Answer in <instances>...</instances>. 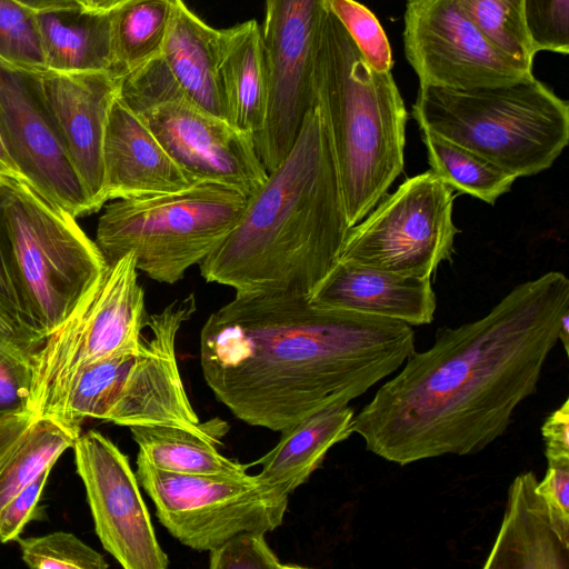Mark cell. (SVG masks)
Masks as SVG:
<instances>
[{"label":"cell","instance_id":"6da1fadb","mask_svg":"<svg viewBox=\"0 0 569 569\" xmlns=\"http://www.w3.org/2000/svg\"><path fill=\"white\" fill-rule=\"evenodd\" d=\"M569 311V280L549 271L522 282L485 317L440 328L355 413L366 449L406 466L482 451L532 396Z\"/></svg>","mask_w":569,"mask_h":569},{"label":"cell","instance_id":"7a4b0ae2","mask_svg":"<svg viewBox=\"0 0 569 569\" xmlns=\"http://www.w3.org/2000/svg\"><path fill=\"white\" fill-rule=\"evenodd\" d=\"M415 351L405 322L284 292L236 293L200 333V365L216 398L239 420L278 432L349 405Z\"/></svg>","mask_w":569,"mask_h":569},{"label":"cell","instance_id":"3957f363","mask_svg":"<svg viewBox=\"0 0 569 569\" xmlns=\"http://www.w3.org/2000/svg\"><path fill=\"white\" fill-rule=\"evenodd\" d=\"M348 229L331 143L315 106L289 153L248 197L200 272L236 293L310 297L337 262Z\"/></svg>","mask_w":569,"mask_h":569},{"label":"cell","instance_id":"277c9868","mask_svg":"<svg viewBox=\"0 0 569 569\" xmlns=\"http://www.w3.org/2000/svg\"><path fill=\"white\" fill-rule=\"evenodd\" d=\"M313 89L350 228L403 171L408 112L391 71L372 69L329 11L320 29Z\"/></svg>","mask_w":569,"mask_h":569},{"label":"cell","instance_id":"5b68a950","mask_svg":"<svg viewBox=\"0 0 569 569\" xmlns=\"http://www.w3.org/2000/svg\"><path fill=\"white\" fill-rule=\"evenodd\" d=\"M412 118L427 130L529 177L549 169L569 142V103L535 77L471 90L420 86Z\"/></svg>","mask_w":569,"mask_h":569},{"label":"cell","instance_id":"8992f818","mask_svg":"<svg viewBox=\"0 0 569 569\" xmlns=\"http://www.w3.org/2000/svg\"><path fill=\"white\" fill-rule=\"evenodd\" d=\"M76 219L27 180L2 184V230L23 325L42 341L108 267Z\"/></svg>","mask_w":569,"mask_h":569},{"label":"cell","instance_id":"52a82bcc","mask_svg":"<svg viewBox=\"0 0 569 569\" xmlns=\"http://www.w3.org/2000/svg\"><path fill=\"white\" fill-rule=\"evenodd\" d=\"M247 199L236 188L198 181L176 192L111 200L94 242L108 266L131 252L138 270L173 284L221 243Z\"/></svg>","mask_w":569,"mask_h":569},{"label":"cell","instance_id":"ba28073f","mask_svg":"<svg viewBox=\"0 0 569 569\" xmlns=\"http://www.w3.org/2000/svg\"><path fill=\"white\" fill-rule=\"evenodd\" d=\"M118 96L194 180L226 184L247 197L267 180L252 137L194 104L161 54L120 78Z\"/></svg>","mask_w":569,"mask_h":569},{"label":"cell","instance_id":"9c48e42d","mask_svg":"<svg viewBox=\"0 0 569 569\" xmlns=\"http://www.w3.org/2000/svg\"><path fill=\"white\" fill-rule=\"evenodd\" d=\"M144 291L131 252L109 264L97 284L49 336L32 361L31 409L46 416L71 377L98 360L136 350L146 327Z\"/></svg>","mask_w":569,"mask_h":569},{"label":"cell","instance_id":"30bf717a","mask_svg":"<svg viewBox=\"0 0 569 569\" xmlns=\"http://www.w3.org/2000/svg\"><path fill=\"white\" fill-rule=\"evenodd\" d=\"M136 476L161 525L182 545L210 551L244 531L281 526L289 496L251 476L182 475L157 469L137 456Z\"/></svg>","mask_w":569,"mask_h":569},{"label":"cell","instance_id":"8fae6325","mask_svg":"<svg viewBox=\"0 0 569 569\" xmlns=\"http://www.w3.org/2000/svg\"><path fill=\"white\" fill-rule=\"evenodd\" d=\"M452 191L430 169L407 178L348 229L338 260L430 279L453 254Z\"/></svg>","mask_w":569,"mask_h":569},{"label":"cell","instance_id":"7c38bea8","mask_svg":"<svg viewBox=\"0 0 569 569\" xmlns=\"http://www.w3.org/2000/svg\"><path fill=\"white\" fill-rule=\"evenodd\" d=\"M326 13L323 0H266L261 32L268 110L253 142L267 172L289 153L306 114L316 106L313 67Z\"/></svg>","mask_w":569,"mask_h":569},{"label":"cell","instance_id":"4fadbf2b","mask_svg":"<svg viewBox=\"0 0 569 569\" xmlns=\"http://www.w3.org/2000/svg\"><path fill=\"white\" fill-rule=\"evenodd\" d=\"M403 47L420 86L471 90L535 77L497 49L457 0H407Z\"/></svg>","mask_w":569,"mask_h":569},{"label":"cell","instance_id":"5bb4252c","mask_svg":"<svg viewBox=\"0 0 569 569\" xmlns=\"http://www.w3.org/2000/svg\"><path fill=\"white\" fill-rule=\"evenodd\" d=\"M94 530L124 569H166L160 547L129 458L97 430L80 432L73 447Z\"/></svg>","mask_w":569,"mask_h":569},{"label":"cell","instance_id":"9a60e30c","mask_svg":"<svg viewBox=\"0 0 569 569\" xmlns=\"http://www.w3.org/2000/svg\"><path fill=\"white\" fill-rule=\"evenodd\" d=\"M0 133L23 178L42 196L76 218L96 212L56 132L38 73L0 63Z\"/></svg>","mask_w":569,"mask_h":569},{"label":"cell","instance_id":"2e32d148","mask_svg":"<svg viewBox=\"0 0 569 569\" xmlns=\"http://www.w3.org/2000/svg\"><path fill=\"white\" fill-rule=\"evenodd\" d=\"M38 78L59 140L98 211L104 206L103 137L119 79L107 72L53 71Z\"/></svg>","mask_w":569,"mask_h":569},{"label":"cell","instance_id":"e0dca14e","mask_svg":"<svg viewBox=\"0 0 569 569\" xmlns=\"http://www.w3.org/2000/svg\"><path fill=\"white\" fill-rule=\"evenodd\" d=\"M102 163L104 204L116 199L176 192L198 182L119 96L106 124Z\"/></svg>","mask_w":569,"mask_h":569},{"label":"cell","instance_id":"ac0fdd59","mask_svg":"<svg viewBox=\"0 0 569 569\" xmlns=\"http://www.w3.org/2000/svg\"><path fill=\"white\" fill-rule=\"evenodd\" d=\"M311 302L405 322L428 325L437 308L430 279L406 277L337 260L309 297Z\"/></svg>","mask_w":569,"mask_h":569},{"label":"cell","instance_id":"d6986e66","mask_svg":"<svg viewBox=\"0 0 569 569\" xmlns=\"http://www.w3.org/2000/svg\"><path fill=\"white\" fill-rule=\"evenodd\" d=\"M532 471L518 475L508 490L500 529L486 569H568L569 546L557 535L536 490Z\"/></svg>","mask_w":569,"mask_h":569},{"label":"cell","instance_id":"ffe728a7","mask_svg":"<svg viewBox=\"0 0 569 569\" xmlns=\"http://www.w3.org/2000/svg\"><path fill=\"white\" fill-rule=\"evenodd\" d=\"M219 70L228 122L254 139L268 110V73L261 28L256 20L219 30Z\"/></svg>","mask_w":569,"mask_h":569},{"label":"cell","instance_id":"44dd1931","mask_svg":"<svg viewBox=\"0 0 569 569\" xmlns=\"http://www.w3.org/2000/svg\"><path fill=\"white\" fill-rule=\"evenodd\" d=\"M219 30L179 0L161 57L183 93L206 112L228 121L218 50Z\"/></svg>","mask_w":569,"mask_h":569},{"label":"cell","instance_id":"7402d4cb","mask_svg":"<svg viewBox=\"0 0 569 569\" xmlns=\"http://www.w3.org/2000/svg\"><path fill=\"white\" fill-rule=\"evenodd\" d=\"M353 417L349 405L318 411L281 432L278 443L248 468L260 465L257 476L290 495L322 465L333 446L353 433Z\"/></svg>","mask_w":569,"mask_h":569},{"label":"cell","instance_id":"603a6c76","mask_svg":"<svg viewBox=\"0 0 569 569\" xmlns=\"http://www.w3.org/2000/svg\"><path fill=\"white\" fill-rule=\"evenodd\" d=\"M47 71L112 74L111 12L61 8L36 12Z\"/></svg>","mask_w":569,"mask_h":569},{"label":"cell","instance_id":"cb8c5ba5","mask_svg":"<svg viewBox=\"0 0 569 569\" xmlns=\"http://www.w3.org/2000/svg\"><path fill=\"white\" fill-rule=\"evenodd\" d=\"M78 436L52 417L0 415V511L42 471L52 468Z\"/></svg>","mask_w":569,"mask_h":569},{"label":"cell","instance_id":"d4e9b609","mask_svg":"<svg viewBox=\"0 0 569 569\" xmlns=\"http://www.w3.org/2000/svg\"><path fill=\"white\" fill-rule=\"evenodd\" d=\"M138 456L168 472L201 476H244L248 465L222 456L218 441L167 425L132 426Z\"/></svg>","mask_w":569,"mask_h":569},{"label":"cell","instance_id":"484cf974","mask_svg":"<svg viewBox=\"0 0 569 569\" xmlns=\"http://www.w3.org/2000/svg\"><path fill=\"white\" fill-rule=\"evenodd\" d=\"M179 0H122L111 11L112 76L120 79L161 54Z\"/></svg>","mask_w":569,"mask_h":569},{"label":"cell","instance_id":"4316f807","mask_svg":"<svg viewBox=\"0 0 569 569\" xmlns=\"http://www.w3.org/2000/svg\"><path fill=\"white\" fill-rule=\"evenodd\" d=\"M430 170L460 193L495 204L517 180L476 152L427 130H420Z\"/></svg>","mask_w":569,"mask_h":569},{"label":"cell","instance_id":"83f0119b","mask_svg":"<svg viewBox=\"0 0 569 569\" xmlns=\"http://www.w3.org/2000/svg\"><path fill=\"white\" fill-rule=\"evenodd\" d=\"M467 17L501 52L532 68L536 52L525 19V0H457Z\"/></svg>","mask_w":569,"mask_h":569},{"label":"cell","instance_id":"f1b7e54d","mask_svg":"<svg viewBox=\"0 0 569 569\" xmlns=\"http://www.w3.org/2000/svg\"><path fill=\"white\" fill-rule=\"evenodd\" d=\"M0 63L47 71L36 11L16 0H0Z\"/></svg>","mask_w":569,"mask_h":569},{"label":"cell","instance_id":"f546056e","mask_svg":"<svg viewBox=\"0 0 569 569\" xmlns=\"http://www.w3.org/2000/svg\"><path fill=\"white\" fill-rule=\"evenodd\" d=\"M22 560L37 569H106L103 556L70 532L57 531L41 537L20 538Z\"/></svg>","mask_w":569,"mask_h":569},{"label":"cell","instance_id":"4dcf8cb0","mask_svg":"<svg viewBox=\"0 0 569 569\" xmlns=\"http://www.w3.org/2000/svg\"><path fill=\"white\" fill-rule=\"evenodd\" d=\"M327 11L343 26L367 63L380 72L393 67L392 51L376 16L356 0H323Z\"/></svg>","mask_w":569,"mask_h":569},{"label":"cell","instance_id":"1f68e13d","mask_svg":"<svg viewBox=\"0 0 569 569\" xmlns=\"http://www.w3.org/2000/svg\"><path fill=\"white\" fill-rule=\"evenodd\" d=\"M525 19L536 53H569V0H525Z\"/></svg>","mask_w":569,"mask_h":569},{"label":"cell","instance_id":"d6a6232c","mask_svg":"<svg viewBox=\"0 0 569 569\" xmlns=\"http://www.w3.org/2000/svg\"><path fill=\"white\" fill-rule=\"evenodd\" d=\"M211 569H292L299 565L282 563L269 547L264 533L240 532L209 551Z\"/></svg>","mask_w":569,"mask_h":569},{"label":"cell","instance_id":"836d02e7","mask_svg":"<svg viewBox=\"0 0 569 569\" xmlns=\"http://www.w3.org/2000/svg\"><path fill=\"white\" fill-rule=\"evenodd\" d=\"M32 388L31 361L0 346V415L33 413Z\"/></svg>","mask_w":569,"mask_h":569},{"label":"cell","instance_id":"e575fe53","mask_svg":"<svg viewBox=\"0 0 569 569\" xmlns=\"http://www.w3.org/2000/svg\"><path fill=\"white\" fill-rule=\"evenodd\" d=\"M548 467L536 490L542 498L553 529L569 546V458L547 459Z\"/></svg>","mask_w":569,"mask_h":569},{"label":"cell","instance_id":"d590c367","mask_svg":"<svg viewBox=\"0 0 569 569\" xmlns=\"http://www.w3.org/2000/svg\"><path fill=\"white\" fill-rule=\"evenodd\" d=\"M52 468L42 471L34 480L18 492L0 511V542L16 540L26 525L42 518L39 500Z\"/></svg>","mask_w":569,"mask_h":569},{"label":"cell","instance_id":"8d00e7d4","mask_svg":"<svg viewBox=\"0 0 569 569\" xmlns=\"http://www.w3.org/2000/svg\"><path fill=\"white\" fill-rule=\"evenodd\" d=\"M547 459L569 458V400L547 417L541 427Z\"/></svg>","mask_w":569,"mask_h":569},{"label":"cell","instance_id":"74e56055","mask_svg":"<svg viewBox=\"0 0 569 569\" xmlns=\"http://www.w3.org/2000/svg\"><path fill=\"white\" fill-rule=\"evenodd\" d=\"M2 184H0V305L11 316V318L18 323V326H20L23 330L29 332L23 325L21 307H20L19 298L17 295V290H16V287H14L13 280H12V276H11V271H10V264H9L8 252H7V247H6V239H4L3 230H2V222H1ZM31 336H33V335H31Z\"/></svg>","mask_w":569,"mask_h":569},{"label":"cell","instance_id":"f35d334b","mask_svg":"<svg viewBox=\"0 0 569 569\" xmlns=\"http://www.w3.org/2000/svg\"><path fill=\"white\" fill-rule=\"evenodd\" d=\"M43 341L23 330L0 305V346L9 348L29 359L32 363L34 355Z\"/></svg>","mask_w":569,"mask_h":569},{"label":"cell","instance_id":"ab89813d","mask_svg":"<svg viewBox=\"0 0 569 569\" xmlns=\"http://www.w3.org/2000/svg\"><path fill=\"white\" fill-rule=\"evenodd\" d=\"M9 179L26 180L11 159L0 133V184Z\"/></svg>","mask_w":569,"mask_h":569},{"label":"cell","instance_id":"60d3db41","mask_svg":"<svg viewBox=\"0 0 569 569\" xmlns=\"http://www.w3.org/2000/svg\"><path fill=\"white\" fill-rule=\"evenodd\" d=\"M33 11H46L61 8H77L74 0H16ZM79 8V7H78Z\"/></svg>","mask_w":569,"mask_h":569},{"label":"cell","instance_id":"b9f144b4","mask_svg":"<svg viewBox=\"0 0 569 569\" xmlns=\"http://www.w3.org/2000/svg\"><path fill=\"white\" fill-rule=\"evenodd\" d=\"M77 6L89 12H111L122 0H74Z\"/></svg>","mask_w":569,"mask_h":569},{"label":"cell","instance_id":"7bdbcfd3","mask_svg":"<svg viewBox=\"0 0 569 569\" xmlns=\"http://www.w3.org/2000/svg\"><path fill=\"white\" fill-rule=\"evenodd\" d=\"M558 341L561 342L566 355L569 353V311L565 312L561 317Z\"/></svg>","mask_w":569,"mask_h":569}]
</instances>
